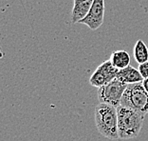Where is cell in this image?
<instances>
[{"mask_svg":"<svg viewBox=\"0 0 148 141\" xmlns=\"http://www.w3.org/2000/svg\"><path fill=\"white\" fill-rule=\"evenodd\" d=\"M118 133L121 139H132L140 135L143 128V113L128 107L118 106Z\"/></svg>","mask_w":148,"mask_h":141,"instance_id":"6da1fadb","label":"cell"},{"mask_svg":"<svg viewBox=\"0 0 148 141\" xmlns=\"http://www.w3.org/2000/svg\"><path fill=\"white\" fill-rule=\"evenodd\" d=\"M94 115L97 130L101 135L111 140L119 138L117 107L99 103L95 108Z\"/></svg>","mask_w":148,"mask_h":141,"instance_id":"7a4b0ae2","label":"cell"},{"mask_svg":"<svg viewBox=\"0 0 148 141\" xmlns=\"http://www.w3.org/2000/svg\"><path fill=\"white\" fill-rule=\"evenodd\" d=\"M121 105L146 115L148 113V93L143 82L127 85L121 100Z\"/></svg>","mask_w":148,"mask_h":141,"instance_id":"3957f363","label":"cell"},{"mask_svg":"<svg viewBox=\"0 0 148 141\" xmlns=\"http://www.w3.org/2000/svg\"><path fill=\"white\" fill-rule=\"evenodd\" d=\"M128 84L123 83L117 77L112 81L98 88V99L100 103L109 104L118 107L121 105V100Z\"/></svg>","mask_w":148,"mask_h":141,"instance_id":"277c9868","label":"cell"},{"mask_svg":"<svg viewBox=\"0 0 148 141\" xmlns=\"http://www.w3.org/2000/svg\"><path fill=\"white\" fill-rule=\"evenodd\" d=\"M118 70H119L113 66L110 60L103 61L100 66L97 67L95 72L90 76V85L96 87V88H100V87L106 85L116 78Z\"/></svg>","mask_w":148,"mask_h":141,"instance_id":"5b68a950","label":"cell"},{"mask_svg":"<svg viewBox=\"0 0 148 141\" xmlns=\"http://www.w3.org/2000/svg\"><path fill=\"white\" fill-rule=\"evenodd\" d=\"M103 18H105V0H93L89 12L79 23L85 24L90 30L95 31L102 26Z\"/></svg>","mask_w":148,"mask_h":141,"instance_id":"8992f818","label":"cell"},{"mask_svg":"<svg viewBox=\"0 0 148 141\" xmlns=\"http://www.w3.org/2000/svg\"><path fill=\"white\" fill-rule=\"evenodd\" d=\"M93 0H74L71 12V22L73 24L79 23L89 12Z\"/></svg>","mask_w":148,"mask_h":141,"instance_id":"52a82bcc","label":"cell"},{"mask_svg":"<svg viewBox=\"0 0 148 141\" xmlns=\"http://www.w3.org/2000/svg\"><path fill=\"white\" fill-rule=\"evenodd\" d=\"M117 78L120 79L125 84H133L138 82H143V77L140 75L139 69H136L131 65L125 67L122 70H118Z\"/></svg>","mask_w":148,"mask_h":141,"instance_id":"ba28073f","label":"cell"},{"mask_svg":"<svg viewBox=\"0 0 148 141\" xmlns=\"http://www.w3.org/2000/svg\"><path fill=\"white\" fill-rule=\"evenodd\" d=\"M109 60L113 64V66L115 67V68H117L118 70H122L130 65L129 53L125 51H123V50L113 52L111 53Z\"/></svg>","mask_w":148,"mask_h":141,"instance_id":"9c48e42d","label":"cell"},{"mask_svg":"<svg viewBox=\"0 0 148 141\" xmlns=\"http://www.w3.org/2000/svg\"><path fill=\"white\" fill-rule=\"evenodd\" d=\"M133 53L136 62H138L139 64L148 61V48L142 39L138 40L136 42L133 49Z\"/></svg>","mask_w":148,"mask_h":141,"instance_id":"30bf717a","label":"cell"},{"mask_svg":"<svg viewBox=\"0 0 148 141\" xmlns=\"http://www.w3.org/2000/svg\"><path fill=\"white\" fill-rule=\"evenodd\" d=\"M139 70L143 78H148V61L139 64Z\"/></svg>","mask_w":148,"mask_h":141,"instance_id":"8fae6325","label":"cell"},{"mask_svg":"<svg viewBox=\"0 0 148 141\" xmlns=\"http://www.w3.org/2000/svg\"><path fill=\"white\" fill-rule=\"evenodd\" d=\"M143 84L144 88H145V90H146V92L148 93V78H144L143 81Z\"/></svg>","mask_w":148,"mask_h":141,"instance_id":"7c38bea8","label":"cell"}]
</instances>
